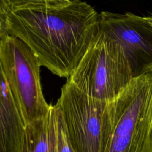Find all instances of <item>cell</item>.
Segmentation results:
<instances>
[{
  "label": "cell",
  "instance_id": "6da1fadb",
  "mask_svg": "<svg viewBox=\"0 0 152 152\" xmlns=\"http://www.w3.org/2000/svg\"><path fill=\"white\" fill-rule=\"evenodd\" d=\"M100 32V14L84 1L11 7L0 0V34L23 40L42 66L61 77L73 74Z\"/></svg>",
  "mask_w": 152,
  "mask_h": 152
},
{
  "label": "cell",
  "instance_id": "7a4b0ae2",
  "mask_svg": "<svg viewBox=\"0 0 152 152\" xmlns=\"http://www.w3.org/2000/svg\"><path fill=\"white\" fill-rule=\"evenodd\" d=\"M75 152H107L112 133L111 101L92 97L68 80L55 104Z\"/></svg>",
  "mask_w": 152,
  "mask_h": 152
},
{
  "label": "cell",
  "instance_id": "3957f363",
  "mask_svg": "<svg viewBox=\"0 0 152 152\" xmlns=\"http://www.w3.org/2000/svg\"><path fill=\"white\" fill-rule=\"evenodd\" d=\"M111 104L112 133L107 152H150L152 71L133 78Z\"/></svg>",
  "mask_w": 152,
  "mask_h": 152
},
{
  "label": "cell",
  "instance_id": "277c9868",
  "mask_svg": "<svg viewBox=\"0 0 152 152\" xmlns=\"http://www.w3.org/2000/svg\"><path fill=\"white\" fill-rule=\"evenodd\" d=\"M41 66L36 55L23 40L7 33L0 34V72L26 125L44 117L50 106L42 90Z\"/></svg>",
  "mask_w": 152,
  "mask_h": 152
},
{
  "label": "cell",
  "instance_id": "5b68a950",
  "mask_svg": "<svg viewBox=\"0 0 152 152\" xmlns=\"http://www.w3.org/2000/svg\"><path fill=\"white\" fill-rule=\"evenodd\" d=\"M104 45L121 61L133 78L152 71V15L131 12L100 13Z\"/></svg>",
  "mask_w": 152,
  "mask_h": 152
},
{
  "label": "cell",
  "instance_id": "8992f818",
  "mask_svg": "<svg viewBox=\"0 0 152 152\" xmlns=\"http://www.w3.org/2000/svg\"><path fill=\"white\" fill-rule=\"evenodd\" d=\"M133 79L117 56L106 46L100 35L68 78L84 93L110 102Z\"/></svg>",
  "mask_w": 152,
  "mask_h": 152
},
{
  "label": "cell",
  "instance_id": "52a82bcc",
  "mask_svg": "<svg viewBox=\"0 0 152 152\" xmlns=\"http://www.w3.org/2000/svg\"><path fill=\"white\" fill-rule=\"evenodd\" d=\"M26 124L1 73L0 152H23Z\"/></svg>",
  "mask_w": 152,
  "mask_h": 152
},
{
  "label": "cell",
  "instance_id": "ba28073f",
  "mask_svg": "<svg viewBox=\"0 0 152 152\" xmlns=\"http://www.w3.org/2000/svg\"><path fill=\"white\" fill-rule=\"evenodd\" d=\"M58 110L51 105L43 118L26 125L23 152H57Z\"/></svg>",
  "mask_w": 152,
  "mask_h": 152
},
{
  "label": "cell",
  "instance_id": "9c48e42d",
  "mask_svg": "<svg viewBox=\"0 0 152 152\" xmlns=\"http://www.w3.org/2000/svg\"><path fill=\"white\" fill-rule=\"evenodd\" d=\"M57 136V152H75L70 142L61 115L59 110Z\"/></svg>",
  "mask_w": 152,
  "mask_h": 152
},
{
  "label": "cell",
  "instance_id": "30bf717a",
  "mask_svg": "<svg viewBox=\"0 0 152 152\" xmlns=\"http://www.w3.org/2000/svg\"><path fill=\"white\" fill-rule=\"evenodd\" d=\"M7 5L11 7L21 6L29 4L41 3L40 0H1Z\"/></svg>",
  "mask_w": 152,
  "mask_h": 152
},
{
  "label": "cell",
  "instance_id": "8fae6325",
  "mask_svg": "<svg viewBox=\"0 0 152 152\" xmlns=\"http://www.w3.org/2000/svg\"><path fill=\"white\" fill-rule=\"evenodd\" d=\"M41 3L49 5H61L67 3L71 0H40Z\"/></svg>",
  "mask_w": 152,
  "mask_h": 152
},
{
  "label": "cell",
  "instance_id": "7c38bea8",
  "mask_svg": "<svg viewBox=\"0 0 152 152\" xmlns=\"http://www.w3.org/2000/svg\"><path fill=\"white\" fill-rule=\"evenodd\" d=\"M150 152H152V133H151V140H150Z\"/></svg>",
  "mask_w": 152,
  "mask_h": 152
}]
</instances>
